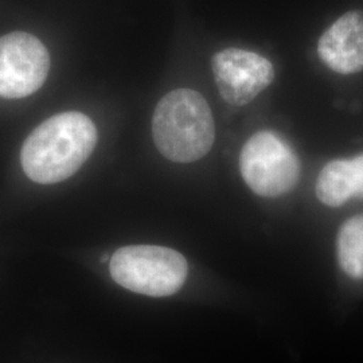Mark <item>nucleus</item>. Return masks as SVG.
I'll list each match as a JSON object with an SVG mask.
<instances>
[{
    "label": "nucleus",
    "instance_id": "obj_6",
    "mask_svg": "<svg viewBox=\"0 0 363 363\" xmlns=\"http://www.w3.org/2000/svg\"><path fill=\"white\" fill-rule=\"evenodd\" d=\"M211 67L222 99L235 106L252 103L274 79V67L268 58L235 48L216 52Z\"/></svg>",
    "mask_w": 363,
    "mask_h": 363
},
{
    "label": "nucleus",
    "instance_id": "obj_2",
    "mask_svg": "<svg viewBox=\"0 0 363 363\" xmlns=\"http://www.w3.org/2000/svg\"><path fill=\"white\" fill-rule=\"evenodd\" d=\"M152 136L157 151L175 163H193L208 155L216 139L211 109L193 89L167 93L156 105Z\"/></svg>",
    "mask_w": 363,
    "mask_h": 363
},
{
    "label": "nucleus",
    "instance_id": "obj_5",
    "mask_svg": "<svg viewBox=\"0 0 363 363\" xmlns=\"http://www.w3.org/2000/svg\"><path fill=\"white\" fill-rule=\"evenodd\" d=\"M49 70L50 55L35 35L15 31L0 38V97L15 100L35 93Z\"/></svg>",
    "mask_w": 363,
    "mask_h": 363
},
{
    "label": "nucleus",
    "instance_id": "obj_4",
    "mask_svg": "<svg viewBox=\"0 0 363 363\" xmlns=\"http://www.w3.org/2000/svg\"><path fill=\"white\" fill-rule=\"evenodd\" d=\"M240 171L255 194L276 198L296 186L300 163L283 136L273 130H259L241 150Z\"/></svg>",
    "mask_w": 363,
    "mask_h": 363
},
{
    "label": "nucleus",
    "instance_id": "obj_9",
    "mask_svg": "<svg viewBox=\"0 0 363 363\" xmlns=\"http://www.w3.org/2000/svg\"><path fill=\"white\" fill-rule=\"evenodd\" d=\"M339 267L354 280H363V214L346 220L337 237Z\"/></svg>",
    "mask_w": 363,
    "mask_h": 363
},
{
    "label": "nucleus",
    "instance_id": "obj_3",
    "mask_svg": "<svg viewBox=\"0 0 363 363\" xmlns=\"http://www.w3.org/2000/svg\"><path fill=\"white\" fill-rule=\"evenodd\" d=\"M109 272L118 286L151 298L177 294L184 284L189 265L179 252L157 245L117 249L109 259Z\"/></svg>",
    "mask_w": 363,
    "mask_h": 363
},
{
    "label": "nucleus",
    "instance_id": "obj_1",
    "mask_svg": "<svg viewBox=\"0 0 363 363\" xmlns=\"http://www.w3.org/2000/svg\"><path fill=\"white\" fill-rule=\"evenodd\" d=\"M97 138L91 117L81 112L54 115L28 135L21 150L22 169L39 184L66 181L89 159Z\"/></svg>",
    "mask_w": 363,
    "mask_h": 363
},
{
    "label": "nucleus",
    "instance_id": "obj_7",
    "mask_svg": "<svg viewBox=\"0 0 363 363\" xmlns=\"http://www.w3.org/2000/svg\"><path fill=\"white\" fill-rule=\"evenodd\" d=\"M322 62L339 74L363 70V11H350L328 27L319 39Z\"/></svg>",
    "mask_w": 363,
    "mask_h": 363
},
{
    "label": "nucleus",
    "instance_id": "obj_8",
    "mask_svg": "<svg viewBox=\"0 0 363 363\" xmlns=\"http://www.w3.org/2000/svg\"><path fill=\"white\" fill-rule=\"evenodd\" d=\"M315 191L328 208H339L352 198H362L363 154L328 162L316 179Z\"/></svg>",
    "mask_w": 363,
    "mask_h": 363
}]
</instances>
